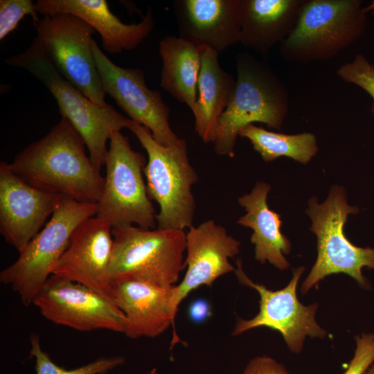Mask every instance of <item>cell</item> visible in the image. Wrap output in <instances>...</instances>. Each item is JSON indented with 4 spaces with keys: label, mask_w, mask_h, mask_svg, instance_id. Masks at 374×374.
<instances>
[{
    "label": "cell",
    "mask_w": 374,
    "mask_h": 374,
    "mask_svg": "<svg viewBox=\"0 0 374 374\" xmlns=\"http://www.w3.org/2000/svg\"><path fill=\"white\" fill-rule=\"evenodd\" d=\"M187 267L182 281L174 286L173 306L177 312L179 303L189 293L202 285L211 287L222 275L234 271L229 259L240 251V242L229 235L225 228L209 220L186 232Z\"/></svg>",
    "instance_id": "obj_16"
},
{
    "label": "cell",
    "mask_w": 374,
    "mask_h": 374,
    "mask_svg": "<svg viewBox=\"0 0 374 374\" xmlns=\"http://www.w3.org/2000/svg\"><path fill=\"white\" fill-rule=\"evenodd\" d=\"M304 0H240V41L263 56L292 33Z\"/></svg>",
    "instance_id": "obj_20"
},
{
    "label": "cell",
    "mask_w": 374,
    "mask_h": 374,
    "mask_svg": "<svg viewBox=\"0 0 374 374\" xmlns=\"http://www.w3.org/2000/svg\"><path fill=\"white\" fill-rule=\"evenodd\" d=\"M361 0H304L297 23L280 44L286 62L307 64L332 58L364 33Z\"/></svg>",
    "instance_id": "obj_4"
},
{
    "label": "cell",
    "mask_w": 374,
    "mask_h": 374,
    "mask_svg": "<svg viewBox=\"0 0 374 374\" xmlns=\"http://www.w3.org/2000/svg\"><path fill=\"white\" fill-rule=\"evenodd\" d=\"M38 15L31 0H1L0 40L12 32L26 15L32 17L35 26L39 20Z\"/></svg>",
    "instance_id": "obj_27"
},
{
    "label": "cell",
    "mask_w": 374,
    "mask_h": 374,
    "mask_svg": "<svg viewBox=\"0 0 374 374\" xmlns=\"http://www.w3.org/2000/svg\"><path fill=\"white\" fill-rule=\"evenodd\" d=\"M8 65L28 71L55 98L60 114L83 139L89 157L99 170L105 166L107 141L116 132L129 127L131 120L112 106L91 101L56 69L35 39L24 52L6 60Z\"/></svg>",
    "instance_id": "obj_2"
},
{
    "label": "cell",
    "mask_w": 374,
    "mask_h": 374,
    "mask_svg": "<svg viewBox=\"0 0 374 374\" xmlns=\"http://www.w3.org/2000/svg\"><path fill=\"white\" fill-rule=\"evenodd\" d=\"M237 80L227 108L220 116L213 141L215 152L234 156L240 131L249 124L261 123L280 129L289 108L288 91L280 78L251 55L235 57Z\"/></svg>",
    "instance_id": "obj_3"
},
{
    "label": "cell",
    "mask_w": 374,
    "mask_h": 374,
    "mask_svg": "<svg viewBox=\"0 0 374 374\" xmlns=\"http://www.w3.org/2000/svg\"><path fill=\"white\" fill-rule=\"evenodd\" d=\"M365 374H374V365L369 368Z\"/></svg>",
    "instance_id": "obj_32"
},
{
    "label": "cell",
    "mask_w": 374,
    "mask_h": 374,
    "mask_svg": "<svg viewBox=\"0 0 374 374\" xmlns=\"http://www.w3.org/2000/svg\"><path fill=\"white\" fill-rule=\"evenodd\" d=\"M62 195L37 188L0 163V232L21 252L55 211Z\"/></svg>",
    "instance_id": "obj_15"
},
{
    "label": "cell",
    "mask_w": 374,
    "mask_h": 374,
    "mask_svg": "<svg viewBox=\"0 0 374 374\" xmlns=\"http://www.w3.org/2000/svg\"><path fill=\"white\" fill-rule=\"evenodd\" d=\"M236 264L234 271L240 283L256 290L259 294L260 310L251 319H239L233 335L255 328H269L280 332L289 349L296 354L301 351L307 336L312 338L326 337V332L315 321L317 305L305 306L297 299L296 287L305 270L303 267L294 270L293 276L286 287L272 291L252 281L244 273L240 259Z\"/></svg>",
    "instance_id": "obj_11"
},
{
    "label": "cell",
    "mask_w": 374,
    "mask_h": 374,
    "mask_svg": "<svg viewBox=\"0 0 374 374\" xmlns=\"http://www.w3.org/2000/svg\"><path fill=\"white\" fill-rule=\"evenodd\" d=\"M128 129L148 154L143 172L148 196L159 206L158 229H189L195 211L192 187L198 175L189 161L186 142L180 139L173 145H163L148 128L132 120Z\"/></svg>",
    "instance_id": "obj_5"
},
{
    "label": "cell",
    "mask_w": 374,
    "mask_h": 374,
    "mask_svg": "<svg viewBox=\"0 0 374 374\" xmlns=\"http://www.w3.org/2000/svg\"><path fill=\"white\" fill-rule=\"evenodd\" d=\"M113 244L111 225L96 216L88 217L73 232L52 274L84 285L115 303L109 271Z\"/></svg>",
    "instance_id": "obj_14"
},
{
    "label": "cell",
    "mask_w": 374,
    "mask_h": 374,
    "mask_svg": "<svg viewBox=\"0 0 374 374\" xmlns=\"http://www.w3.org/2000/svg\"><path fill=\"white\" fill-rule=\"evenodd\" d=\"M146 162L143 154L132 148L128 137L121 132L112 134L96 215L112 228L129 225L155 227L157 213L143 179Z\"/></svg>",
    "instance_id": "obj_9"
},
{
    "label": "cell",
    "mask_w": 374,
    "mask_h": 374,
    "mask_svg": "<svg viewBox=\"0 0 374 374\" xmlns=\"http://www.w3.org/2000/svg\"><path fill=\"white\" fill-rule=\"evenodd\" d=\"M270 190L267 183L257 181L250 193L240 197L238 202L246 213L237 223L252 229L251 242L255 246V258L258 262L264 264L268 261L285 270L290 267V262L284 254L290 253L291 243L281 232L280 215L268 206L267 199Z\"/></svg>",
    "instance_id": "obj_21"
},
{
    "label": "cell",
    "mask_w": 374,
    "mask_h": 374,
    "mask_svg": "<svg viewBox=\"0 0 374 374\" xmlns=\"http://www.w3.org/2000/svg\"><path fill=\"white\" fill-rule=\"evenodd\" d=\"M92 49L103 89L134 122L148 128L160 144L171 146L179 138L169 123L170 109L157 90L145 84L143 70L123 68L112 62L95 40Z\"/></svg>",
    "instance_id": "obj_13"
},
{
    "label": "cell",
    "mask_w": 374,
    "mask_h": 374,
    "mask_svg": "<svg viewBox=\"0 0 374 374\" xmlns=\"http://www.w3.org/2000/svg\"><path fill=\"white\" fill-rule=\"evenodd\" d=\"M308 204L306 213L312 220L310 229L317 236L318 255L301 285V293L306 294L326 276L339 273L349 275L366 288L368 283L362 269L364 267L374 269V249L354 245L344 233L348 215L357 213L358 208L348 204L346 193L339 186H332L322 203L312 197Z\"/></svg>",
    "instance_id": "obj_7"
},
{
    "label": "cell",
    "mask_w": 374,
    "mask_h": 374,
    "mask_svg": "<svg viewBox=\"0 0 374 374\" xmlns=\"http://www.w3.org/2000/svg\"><path fill=\"white\" fill-rule=\"evenodd\" d=\"M79 133L64 118L14 158L12 170L30 185L78 202L97 204L104 177Z\"/></svg>",
    "instance_id": "obj_1"
},
{
    "label": "cell",
    "mask_w": 374,
    "mask_h": 374,
    "mask_svg": "<svg viewBox=\"0 0 374 374\" xmlns=\"http://www.w3.org/2000/svg\"><path fill=\"white\" fill-rule=\"evenodd\" d=\"M242 374H290L285 366L270 357L262 355L250 360Z\"/></svg>",
    "instance_id": "obj_29"
},
{
    "label": "cell",
    "mask_w": 374,
    "mask_h": 374,
    "mask_svg": "<svg viewBox=\"0 0 374 374\" xmlns=\"http://www.w3.org/2000/svg\"><path fill=\"white\" fill-rule=\"evenodd\" d=\"M112 235L111 284L130 279L166 287L178 281L186 267L185 231L129 225L112 228Z\"/></svg>",
    "instance_id": "obj_6"
},
{
    "label": "cell",
    "mask_w": 374,
    "mask_h": 374,
    "mask_svg": "<svg viewBox=\"0 0 374 374\" xmlns=\"http://www.w3.org/2000/svg\"><path fill=\"white\" fill-rule=\"evenodd\" d=\"M35 7L43 16L66 13L82 19L100 34L103 49L112 54L135 48L154 26L150 7L140 22L130 24L112 13L105 0H38Z\"/></svg>",
    "instance_id": "obj_19"
},
{
    "label": "cell",
    "mask_w": 374,
    "mask_h": 374,
    "mask_svg": "<svg viewBox=\"0 0 374 374\" xmlns=\"http://www.w3.org/2000/svg\"><path fill=\"white\" fill-rule=\"evenodd\" d=\"M337 74L344 81L358 86L372 97L371 111L374 116V65L359 53L352 62L341 65Z\"/></svg>",
    "instance_id": "obj_26"
},
{
    "label": "cell",
    "mask_w": 374,
    "mask_h": 374,
    "mask_svg": "<svg viewBox=\"0 0 374 374\" xmlns=\"http://www.w3.org/2000/svg\"><path fill=\"white\" fill-rule=\"evenodd\" d=\"M201 67L197 83L195 130L204 143H213L218 121L231 100L235 80L218 60L219 53L198 46Z\"/></svg>",
    "instance_id": "obj_22"
},
{
    "label": "cell",
    "mask_w": 374,
    "mask_h": 374,
    "mask_svg": "<svg viewBox=\"0 0 374 374\" xmlns=\"http://www.w3.org/2000/svg\"><path fill=\"white\" fill-rule=\"evenodd\" d=\"M34 304L50 321L79 331L125 332L126 318L112 301L80 283L52 274Z\"/></svg>",
    "instance_id": "obj_12"
},
{
    "label": "cell",
    "mask_w": 374,
    "mask_h": 374,
    "mask_svg": "<svg viewBox=\"0 0 374 374\" xmlns=\"http://www.w3.org/2000/svg\"><path fill=\"white\" fill-rule=\"evenodd\" d=\"M355 340L354 356L343 374H365L374 362V334L363 333Z\"/></svg>",
    "instance_id": "obj_28"
},
{
    "label": "cell",
    "mask_w": 374,
    "mask_h": 374,
    "mask_svg": "<svg viewBox=\"0 0 374 374\" xmlns=\"http://www.w3.org/2000/svg\"><path fill=\"white\" fill-rule=\"evenodd\" d=\"M96 213V204L81 203L62 196L48 222L19 253L17 259L1 271L0 281L9 285L24 305L33 304L75 228Z\"/></svg>",
    "instance_id": "obj_8"
},
{
    "label": "cell",
    "mask_w": 374,
    "mask_h": 374,
    "mask_svg": "<svg viewBox=\"0 0 374 374\" xmlns=\"http://www.w3.org/2000/svg\"><path fill=\"white\" fill-rule=\"evenodd\" d=\"M179 37L218 53L240 41V0H176Z\"/></svg>",
    "instance_id": "obj_18"
},
{
    "label": "cell",
    "mask_w": 374,
    "mask_h": 374,
    "mask_svg": "<svg viewBox=\"0 0 374 374\" xmlns=\"http://www.w3.org/2000/svg\"><path fill=\"white\" fill-rule=\"evenodd\" d=\"M30 357L35 361L37 374H105L125 362L123 356L100 357L82 366L67 370L54 363L49 355L42 349L37 334L30 335Z\"/></svg>",
    "instance_id": "obj_25"
},
{
    "label": "cell",
    "mask_w": 374,
    "mask_h": 374,
    "mask_svg": "<svg viewBox=\"0 0 374 374\" xmlns=\"http://www.w3.org/2000/svg\"><path fill=\"white\" fill-rule=\"evenodd\" d=\"M239 136L247 139L265 162L287 157L307 164L318 152L317 138L309 132L286 134L251 123L240 131Z\"/></svg>",
    "instance_id": "obj_24"
},
{
    "label": "cell",
    "mask_w": 374,
    "mask_h": 374,
    "mask_svg": "<svg viewBox=\"0 0 374 374\" xmlns=\"http://www.w3.org/2000/svg\"><path fill=\"white\" fill-rule=\"evenodd\" d=\"M212 314L209 303L204 299H197L192 301L188 309V315L191 321L201 323Z\"/></svg>",
    "instance_id": "obj_30"
},
{
    "label": "cell",
    "mask_w": 374,
    "mask_h": 374,
    "mask_svg": "<svg viewBox=\"0 0 374 374\" xmlns=\"http://www.w3.org/2000/svg\"><path fill=\"white\" fill-rule=\"evenodd\" d=\"M114 302L126 318L124 334L129 338L155 337L172 325V344L180 340L175 328L174 286L124 279L112 283Z\"/></svg>",
    "instance_id": "obj_17"
},
{
    "label": "cell",
    "mask_w": 374,
    "mask_h": 374,
    "mask_svg": "<svg viewBox=\"0 0 374 374\" xmlns=\"http://www.w3.org/2000/svg\"><path fill=\"white\" fill-rule=\"evenodd\" d=\"M35 39L60 73L93 103L107 107L92 44L95 30L71 14L43 16Z\"/></svg>",
    "instance_id": "obj_10"
},
{
    "label": "cell",
    "mask_w": 374,
    "mask_h": 374,
    "mask_svg": "<svg viewBox=\"0 0 374 374\" xmlns=\"http://www.w3.org/2000/svg\"><path fill=\"white\" fill-rule=\"evenodd\" d=\"M159 51L162 60L161 87L194 114L201 67L198 46L180 37L168 35L160 41Z\"/></svg>",
    "instance_id": "obj_23"
},
{
    "label": "cell",
    "mask_w": 374,
    "mask_h": 374,
    "mask_svg": "<svg viewBox=\"0 0 374 374\" xmlns=\"http://www.w3.org/2000/svg\"><path fill=\"white\" fill-rule=\"evenodd\" d=\"M155 372V370L151 371L150 373H148V374H153Z\"/></svg>",
    "instance_id": "obj_33"
},
{
    "label": "cell",
    "mask_w": 374,
    "mask_h": 374,
    "mask_svg": "<svg viewBox=\"0 0 374 374\" xmlns=\"http://www.w3.org/2000/svg\"><path fill=\"white\" fill-rule=\"evenodd\" d=\"M366 12L368 11L373 10V13L374 14V1L370 4L368 7L364 8Z\"/></svg>",
    "instance_id": "obj_31"
}]
</instances>
